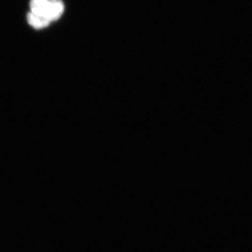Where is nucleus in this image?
<instances>
[{"mask_svg": "<svg viewBox=\"0 0 252 252\" xmlns=\"http://www.w3.org/2000/svg\"><path fill=\"white\" fill-rule=\"evenodd\" d=\"M64 11V4L62 0H49V4L44 13V17L49 22L56 21L61 17Z\"/></svg>", "mask_w": 252, "mask_h": 252, "instance_id": "1", "label": "nucleus"}, {"mask_svg": "<svg viewBox=\"0 0 252 252\" xmlns=\"http://www.w3.org/2000/svg\"><path fill=\"white\" fill-rule=\"evenodd\" d=\"M27 20H28L29 24L36 29H41L44 27H48L50 23L49 20L41 15L34 14L32 12H30L27 16Z\"/></svg>", "mask_w": 252, "mask_h": 252, "instance_id": "2", "label": "nucleus"}, {"mask_svg": "<svg viewBox=\"0 0 252 252\" xmlns=\"http://www.w3.org/2000/svg\"><path fill=\"white\" fill-rule=\"evenodd\" d=\"M49 0H32L31 9L34 14L41 15L44 17V13L49 4Z\"/></svg>", "mask_w": 252, "mask_h": 252, "instance_id": "3", "label": "nucleus"}]
</instances>
